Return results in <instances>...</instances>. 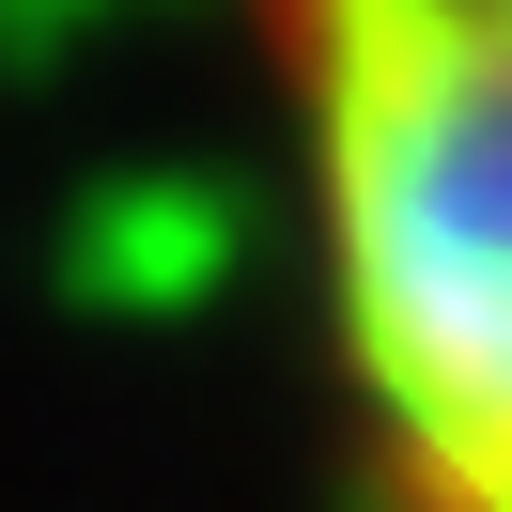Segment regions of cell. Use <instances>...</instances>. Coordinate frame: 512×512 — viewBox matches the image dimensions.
<instances>
[{"instance_id":"obj_1","label":"cell","mask_w":512,"mask_h":512,"mask_svg":"<svg viewBox=\"0 0 512 512\" xmlns=\"http://www.w3.org/2000/svg\"><path fill=\"white\" fill-rule=\"evenodd\" d=\"M295 94L357 466L388 512H512V0H249Z\"/></svg>"}]
</instances>
